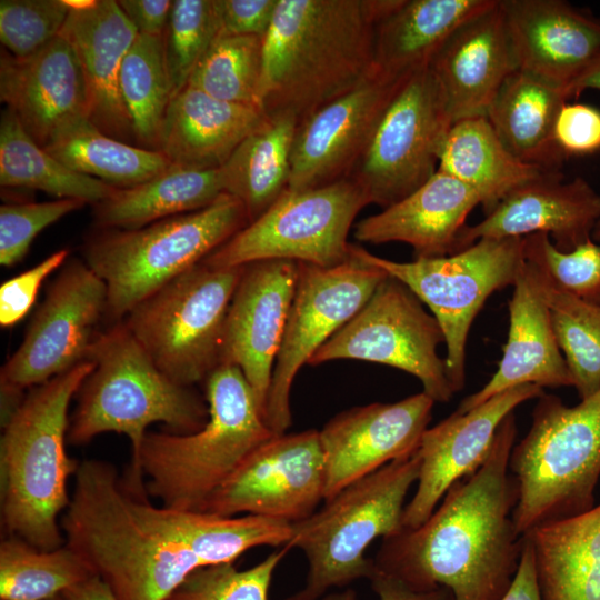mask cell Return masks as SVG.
I'll return each instance as SVG.
<instances>
[{
    "mask_svg": "<svg viewBox=\"0 0 600 600\" xmlns=\"http://www.w3.org/2000/svg\"><path fill=\"white\" fill-rule=\"evenodd\" d=\"M531 267L573 387L584 399L600 389V306L560 290Z\"/></svg>",
    "mask_w": 600,
    "mask_h": 600,
    "instance_id": "40",
    "label": "cell"
},
{
    "mask_svg": "<svg viewBox=\"0 0 600 600\" xmlns=\"http://www.w3.org/2000/svg\"><path fill=\"white\" fill-rule=\"evenodd\" d=\"M368 204L364 191L351 177L306 190L287 189L201 262L213 268L263 260L338 266L350 257L349 232Z\"/></svg>",
    "mask_w": 600,
    "mask_h": 600,
    "instance_id": "12",
    "label": "cell"
},
{
    "mask_svg": "<svg viewBox=\"0 0 600 600\" xmlns=\"http://www.w3.org/2000/svg\"><path fill=\"white\" fill-rule=\"evenodd\" d=\"M222 193L219 169L170 164L153 178L118 188L108 199L94 204V220L102 229H136L207 208Z\"/></svg>",
    "mask_w": 600,
    "mask_h": 600,
    "instance_id": "34",
    "label": "cell"
},
{
    "mask_svg": "<svg viewBox=\"0 0 600 600\" xmlns=\"http://www.w3.org/2000/svg\"><path fill=\"white\" fill-rule=\"evenodd\" d=\"M298 266L296 291L263 417L276 434L286 433L291 426L290 392L298 371L362 309L388 276L351 251L347 261L334 267L301 262Z\"/></svg>",
    "mask_w": 600,
    "mask_h": 600,
    "instance_id": "16",
    "label": "cell"
},
{
    "mask_svg": "<svg viewBox=\"0 0 600 600\" xmlns=\"http://www.w3.org/2000/svg\"><path fill=\"white\" fill-rule=\"evenodd\" d=\"M554 141L566 158L600 150V110L586 103L566 102L556 119Z\"/></svg>",
    "mask_w": 600,
    "mask_h": 600,
    "instance_id": "48",
    "label": "cell"
},
{
    "mask_svg": "<svg viewBox=\"0 0 600 600\" xmlns=\"http://www.w3.org/2000/svg\"><path fill=\"white\" fill-rule=\"evenodd\" d=\"M48 600H64V598L61 594H59V596H56V597L50 598Z\"/></svg>",
    "mask_w": 600,
    "mask_h": 600,
    "instance_id": "57",
    "label": "cell"
},
{
    "mask_svg": "<svg viewBox=\"0 0 600 600\" xmlns=\"http://www.w3.org/2000/svg\"><path fill=\"white\" fill-rule=\"evenodd\" d=\"M509 333L497 371L456 409L464 413L508 389L536 384L540 388L573 387L558 346L548 307L533 268L524 261L509 300Z\"/></svg>",
    "mask_w": 600,
    "mask_h": 600,
    "instance_id": "26",
    "label": "cell"
},
{
    "mask_svg": "<svg viewBox=\"0 0 600 600\" xmlns=\"http://www.w3.org/2000/svg\"><path fill=\"white\" fill-rule=\"evenodd\" d=\"M478 204L470 187L437 170L400 201L357 222L353 237L372 244L408 243L416 258L454 254L459 233Z\"/></svg>",
    "mask_w": 600,
    "mask_h": 600,
    "instance_id": "28",
    "label": "cell"
},
{
    "mask_svg": "<svg viewBox=\"0 0 600 600\" xmlns=\"http://www.w3.org/2000/svg\"><path fill=\"white\" fill-rule=\"evenodd\" d=\"M433 404L420 392L393 403L353 407L331 418L319 431L326 468L323 500L412 454L429 428Z\"/></svg>",
    "mask_w": 600,
    "mask_h": 600,
    "instance_id": "20",
    "label": "cell"
},
{
    "mask_svg": "<svg viewBox=\"0 0 600 600\" xmlns=\"http://www.w3.org/2000/svg\"><path fill=\"white\" fill-rule=\"evenodd\" d=\"M566 102L563 88L518 69L503 82L486 118L517 159L561 171L566 157L556 144L554 123Z\"/></svg>",
    "mask_w": 600,
    "mask_h": 600,
    "instance_id": "32",
    "label": "cell"
},
{
    "mask_svg": "<svg viewBox=\"0 0 600 600\" xmlns=\"http://www.w3.org/2000/svg\"><path fill=\"white\" fill-rule=\"evenodd\" d=\"M444 336L437 319L398 279L387 276L362 309L312 356L308 364L339 359L390 366L419 379L434 402L454 390L438 354Z\"/></svg>",
    "mask_w": 600,
    "mask_h": 600,
    "instance_id": "15",
    "label": "cell"
},
{
    "mask_svg": "<svg viewBox=\"0 0 600 600\" xmlns=\"http://www.w3.org/2000/svg\"><path fill=\"white\" fill-rule=\"evenodd\" d=\"M298 272L291 260L244 264L223 326L220 363L240 368L263 417Z\"/></svg>",
    "mask_w": 600,
    "mask_h": 600,
    "instance_id": "19",
    "label": "cell"
},
{
    "mask_svg": "<svg viewBox=\"0 0 600 600\" xmlns=\"http://www.w3.org/2000/svg\"><path fill=\"white\" fill-rule=\"evenodd\" d=\"M429 67L452 123L486 117L503 82L519 69L499 0L460 24Z\"/></svg>",
    "mask_w": 600,
    "mask_h": 600,
    "instance_id": "24",
    "label": "cell"
},
{
    "mask_svg": "<svg viewBox=\"0 0 600 600\" xmlns=\"http://www.w3.org/2000/svg\"><path fill=\"white\" fill-rule=\"evenodd\" d=\"M204 382L206 424L188 434L147 432L140 450L148 496L178 510L201 511L241 462L277 436L239 367L220 363Z\"/></svg>",
    "mask_w": 600,
    "mask_h": 600,
    "instance_id": "6",
    "label": "cell"
},
{
    "mask_svg": "<svg viewBox=\"0 0 600 600\" xmlns=\"http://www.w3.org/2000/svg\"><path fill=\"white\" fill-rule=\"evenodd\" d=\"M350 251L407 286L439 322L444 336L448 378L454 392L466 382V346L472 322L488 298L513 286L524 263L522 238L480 239L450 256L398 262Z\"/></svg>",
    "mask_w": 600,
    "mask_h": 600,
    "instance_id": "11",
    "label": "cell"
},
{
    "mask_svg": "<svg viewBox=\"0 0 600 600\" xmlns=\"http://www.w3.org/2000/svg\"><path fill=\"white\" fill-rule=\"evenodd\" d=\"M519 69L564 88L600 54V18L562 0H499Z\"/></svg>",
    "mask_w": 600,
    "mask_h": 600,
    "instance_id": "25",
    "label": "cell"
},
{
    "mask_svg": "<svg viewBox=\"0 0 600 600\" xmlns=\"http://www.w3.org/2000/svg\"><path fill=\"white\" fill-rule=\"evenodd\" d=\"M524 261L554 287L600 306V243L589 239L569 252L556 248L547 233L522 238Z\"/></svg>",
    "mask_w": 600,
    "mask_h": 600,
    "instance_id": "43",
    "label": "cell"
},
{
    "mask_svg": "<svg viewBox=\"0 0 600 600\" xmlns=\"http://www.w3.org/2000/svg\"><path fill=\"white\" fill-rule=\"evenodd\" d=\"M262 69L263 37L219 36L194 68L188 84L222 101L260 108Z\"/></svg>",
    "mask_w": 600,
    "mask_h": 600,
    "instance_id": "41",
    "label": "cell"
},
{
    "mask_svg": "<svg viewBox=\"0 0 600 600\" xmlns=\"http://www.w3.org/2000/svg\"><path fill=\"white\" fill-rule=\"evenodd\" d=\"M592 240L600 243V219L592 231Z\"/></svg>",
    "mask_w": 600,
    "mask_h": 600,
    "instance_id": "56",
    "label": "cell"
},
{
    "mask_svg": "<svg viewBox=\"0 0 600 600\" xmlns=\"http://www.w3.org/2000/svg\"><path fill=\"white\" fill-rule=\"evenodd\" d=\"M266 119L258 107L222 101L187 84L170 100L157 150L171 164L219 169Z\"/></svg>",
    "mask_w": 600,
    "mask_h": 600,
    "instance_id": "29",
    "label": "cell"
},
{
    "mask_svg": "<svg viewBox=\"0 0 600 600\" xmlns=\"http://www.w3.org/2000/svg\"><path fill=\"white\" fill-rule=\"evenodd\" d=\"M61 596L64 600H117L107 583L98 576L69 588Z\"/></svg>",
    "mask_w": 600,
    "mask_h": 600,
    "instance_id": "53",
    "label": "cell"
},
{
    "mask_svg": "<svg viewBox=\"0 0 600 600\" xmlns=\"http://www.w3.org/2000/svg\"><path fill=\"white\" fill-rule=\"evenodd\" d=\"M243 269L200 262L137 304L122 320L174 382L191 387L206 381L220 364L223 326Z\"/></svg>",
    "mask_w": 600,
    "mask_h": 600,
    "instance_id": "10",
    "label": "cell"
},
{
    "mask_svg": "<svg viewBox=\"0 0 600 600\" xmlns=\"http://www.w3.org/2000/svg\"><path fill=\"white\" fill-rule=\"evenodd\" d=\"M92 369L86 360L32 388L1 421L0 509L6 537L44 550L63 546L58 518L70 503L68 480L80 463L66 451L68 410Z\"/></svg>",
    "mask_w": 600,
    "mask_h": 600,
    "instance_id": "4",
    "label": "cell"
},
{
    "mask_svg": "<svg viewBox=\"0 0 600 600\" xmlns=\"http://www.w3.org/2000/svg\"><path fill=\"white\" fill-rule=\"evenodd\" d=\"M298 123L293 114L267 116L219 168L223 192L243 204L249 223L288 189Z\"/></svg>",
    "mask_w": 600,
    "mask_h": 600,
    "instance_id": "35",
    "label": "cell"
},
{
    "mask_svg": "<svg viewBox=\"0 0 600 600\" xmlns=\"http://www.w3.org/2000/svg\"><path fill=\"white\" fill-rule=\"evenodd\" d=\"M88 360L93 369L77 393L68 442L87 444L106 432L127 436L132 456L123 481L131 491L148 494L139 468L147 428L162 422L170 432L193 433L209 418L208 403L164 374L122 321L97 333Z\"/></svg>",
    "mask_w": 600,
    "mask_h": 600,
    "instance_id": "5",
    "label": "cell"
},
{
    "mask_svg": "<svg viewBox=\"0 0 600 600\" xmlns=\"http://www.w3.org/2000/svg\"><path fill=\"white\" fill-rule=\"evenodd\" d=\"M43 148L71 170L116 188L142 183L171 164L158 150L106 134L88 117L62 126Z\"/></svg>",
    "mask_w": 600,
    "mask_h": 600,
    "instance_id": "36",
    "label": "cell"
},
{
    "mask_svg": "<svg viewBox=\"0 0 600 600\" xmlns=\"http://www.w3.org/2000/svg\"><path fill=\"white\" fill-rule=\"evenodd\" d=\"M543 389L522 384L508 389L464 413L452 412L428 428L417 449L420 470L417 490L406 504L402 526L417 528L434 511L448 489L473 473L486 460L502 420Z\"/></svg>",
    "mask_w": 600,
    "mask_h": 600,
    "instance_id": "21",
    "label": "cell"
},
{
    "mask_svg": "<svg viewBox=\"0 0 600 600\" xmlns=\"http://www.w3.org/2000/svg\"><path fill=\"white\" fill-rule=\"evenodd\" d=\"M70 9L64 0H1L0 41L14 57H29L56 39Z\"/></svg>",
    "mask_w": 600,
    "mask_h": 600,
    "instance_id": "45",
    "label": "cell"
},
{
    "mask_svg": "<svg viewBox=\"0 0 600 600\" xmlns=\"http://www.w3.org/2000/svg\"><path fill=\"white\" fill-rule=\"evenodd\" d=\"M588 89L600 90V54L564 88V93L569 100Z\"/></svg>",
    "mask_w": 600,
    "mask_h": 600,
    "instance_id": "54",
    "label": "cell"
},
{
    "mask_svg": "<svg viewBox=\"0 0 600 600\" xmlns=\"http://www.w3.org/2000/svg\"><path fill=\"white\" fill-rule=\"evenodd\" d=\"M403 79L377 72L301 119L292 142L288 189L306 190L349 178Z\"/></svg>",
    "mask_w": 600,
    "mask_h": 600,
    "instance_id": "18",
    "label": "cell"
},
{
    "mask_svg": "<svg viewBox=\"0 0 600 600\" xmlns=\"http://www.w3.org/2000/svg\"><path fill=\"white\" fill-rule=\"evenodd\" d=\"M369 580L379 600H453V596L448 588L440 587L430 591H416L400 580L387 576L376 568ZM322 600H357V596L353 590L347 589L323 597Z\"/></svg>",
    "mask_w": 600,
    "mask_h": 600,
    "instance_id": "50",
    "label": "cell"
},
{
    "mask_svg": "<svg viewBox=\"0 0 600 600\" xmlns=\"http://www.w3.org/2000/svg\"><path fill=\"white\" fill-rule=\"evenodd\" d=\"M509 469L519 487L513 520L521 536L592 508L600 479V389L572 407L554 394L539 396Z\"/></svg>",
    "mask_w": 600,
    "mask_h": 600,
    "instance_id": "7",
    "label": "cell"
},
{
    "mask_svg": "<svg viewBox=\"0 0 600 600\" xmlns=\"http://www.w3.org/2000/svg\"><path fill=\"white\" fill-rule=\"evenodd\" d=\"M517 433L511 412L483 463L454 482L422 524L382 539L374 568L416 591L444 587L453 600H501L523 549L513 520L519 487L509 469Z\"/></svg>",
    "mask_w": 600,
    "mask_h": 600,
    "instance_id": "2",
    "label": "cell"
},
{
    "mask_svg": "<svg viewBox=\"0 0 600 600\" xmlns=\"http://www.w3.org/2000/svg\"><path fill=\"white\" fill-rule=\"evenodd\" d=\"M501 600H541L537 587L533 554L523 537V549L514 580Z\"/></svg>",
    "mask_w": 600,
    "mask_h": 600,
    "instance_id": "52",
    "label": "cell"
},
{
    "mask_svg": "<svg viewBox=\"0 0 600 600\" xmlns=\"http://www.w3.org/2000/svg\"><path fill=\"white\" fill-rule=\"evenodd\" d=\"M0 99L42 148L62 126L90 112L80 62L61 36L24 58L1 50Z\"/></svg>",
    "mask_w": 600,
    "mask_h": 600,
    "instance_id": "23",
    "label": "cell"
},
{
    "mask_svg": "<svg viewBox=\"0 0 600 600\" xmlns=\"http://www.w3.org/2000/svg\"><path fill=\"white\" fill-rule=\"evenodd\" d=\"M119 90L137 142L157 150L160 128L172 98L162 36L139 34L126 53Z\"/></svg>",
    "mask_w": 600,
    "mask_h": 600,
    "instance_id": "39",
    "label": "cell"
},
{
    "mask_svg": "<svg viewBox=\"0 0 600 600\" xmlns=\"http://www.w3.org/2000/svg\"><path fill=\"white\" fill-rule=\"evenodd\" d=\"M77 199L23 202L0 207V264L12 267L21 261L39 232L68 213L82 208Z\"/></svg>",
    "mask_w": 600,
    "mask_h": 600,
    "instance_id": "46",
    "label": "cell"
},
{
    "mask_svg": "<svg viewBox=\"0 0 600 600\" xmlns=\"http://www.w3.org/2000/svg\"><path fill=\"white\" fill-rule=\"evenodd\" d=\"M102 279L86 262H68L34 312L24 338L0 371L1 421L26 391L88 360L94 328L107 312Z\"/></svg>",
    "mask_w": 600,
    "mask_h": 600,
    "instance_id": "14",
    "label": "cell"
},
{
    "mask_svg": "<svg viewBox=\"0 0 600 600\" xmlns=\"http://www.w3.org/2000/svg\"><path fill=\"white\" fill-rule=\"evenodd\" d=\"M217 37L219 20L216 0L173 1L162 34L172 97L188 84L194 68Z\"/></svg>",
    "mask_w": 600,
    "mask_h": 600,
    "instance_id": "42",
    "label": "cell"
},
{
    "mask_svg": "<svg viewBox=\"0 0 600 600\" xmlns=\"http://www.w3.org/2000/svg\"><path fill=\"white\" fill-rule=\"evenodd\" d=\"M118 4L139 34L162 36L173 1L120 0Z\"/></svg>",
    "mask_w": 600,
    "mask_h": 600,
    "instance_id": "51",
    "label": "cell"
},
{
    "mask_svg": "<svg viewBox=\"0 0 600 600\" xmlns=\"http://www.w3.org/2000/svg\"><path fill=\"white\" fill-rule=\"evenodd\" d=\"M289 550L282 547L247 570H238L233 563L202 567L164 600H269L273 572Z\"/></svg>",
    "mask_w": 600,
    "mask_h": 600,
    "instance_id": "44",
    "label": "cell"
},
{
    "mask_svg": "<svg viewBox=\"0 0 600 600\" xmlns=\"http://www.w3.org/2000/svg\"><path fill=\"white\" fill-rule=\"evenodd\" d=\"M97 0H64L70 10H84L92 7Z\"/></svg>",
    "mask_w": 600,
    "mask_h": 600,
    "instance_id": "55",
    "label": "cell"
},
{
    "mask_svg": "<svg viewBox=\"0 0 600 600\" xmlns=\"http://www.w3.org/2000/svg\"><path fill=\"white\" fill-rule=\"evenodd\" d=\"M68 249H60L34 267L6 280L0 287V324L3 328L19 322L33 306L47 277L63 264Z\"/></svg>",
    "mask_w": 600,
    "mask_h": 600,
    "instance_id": "47",
    "label": "cell"
},
{
    "mask_svg": "<svg viewBox=\"0 0 600 600\" xmlns=\"http://www.w3.org/2000/svg\"><path fill=\"white\" fill-rule=\"evenodd\" d=\"M600 219V194L581 177L563 181L548 172L508 193L473 226L461 230L456 253L480 239L523 238L547 233L556 248L569 252L589 239Z\"/></svg>",
    "mask_w": 600,
    "mask_h": 600,
    "instance_id": "22",
    "label": "cell"
},
{
    "mask_svg": "<svg viewBox=\"0 0 600 600\" xmlns=\"http://www.w3.org/2000/svg\"><path fill=\"white\" fill-rule=\"evenodd\" d=\"M396 0H278L263 37L259 102L299 121L377 73V21Z\"/></svg>",
    "mask_w": 600,
    "mask_h": 600,
    "instance_id": "3",
    "label": "cell"
},
{
    "mask_svg": "<svg viewBox=\"0 0 600 600\" xmlns=\"http://www.w3.org/2000/svg\"><path fill=\"white\" fill-rule=\"evenodd\" d=\"M530 543L541 600H600V503L537 526Z\"/></svg>",
    "mask_w": 600,
    "mask_h": 600,
    "instance_id": "31",
    "label": "cell"
},
{
    "mask_svg": "<svg viewBox=\"0 0 600 600\" xmlns=\"http://www.w3.org/2000/svg\"><path fill=\"white\" fill-rule=\"evenodd\" d=\"M492 2L396 0L376 23L373 54L377 71L392 79H403L428 68L453 31Z\"/></svg>",
    "mask_w": 600,
    "mask_h": 600,
    "instance_id": "30",
    "label": "cell"
},
{
    "mask_svg": "<svg viewBox=\"0 0 600 600\" xmlns=\"http://www.w3.org/2000/svg\"><path fill=\"white\" fill-rule=\"evenodd\" d=\"M324 484L319 431L277 434L241 462L201 512L254 514L294 523L316 512L324 498Z\"/></svg>",
    "mask_w": 600,
    "mask_h": 600,
    "instance_id": "17",
    "label": "cell"
},
{
    "mask_svg": "<svg viewBox=\"0 0 600 600\" xmlns=\"http://www.w3.org/2000/svg\"><path fill=\"white\" fill-rule=\"evenodd\" d=\"M419 470L416 450L347 486L320 510L291 523L292 534L284 547L301 549L309 568L303 588L288 600H318L331 587L370 579L374 563L366 550L377 538L403 528L406 497Z\"/></svg>",
    "mask_w": 600,
    "mask_h": 600,
    "instance_id": "9",
    "label": "cell"
},
{
    "mask_svg": "<svg viewBox=\"0 0 600 600\" xmlns=\"http://www.w3.org/2000/svg\"><path fill=\"white\" fill-rule=\"evenodd\" d=\"M452 126L443 91L430 67L404 78L386 107L352 174L369 204L400 201L438 170Z\"/></svg>",
    "mask_w": 600,
    "mask_h": 600,
    "instance_id": "13",
    "label": "cell"
},
{
    "mask_svg": "<svg viewBox=\"0 0 600 600\" xmlns=\"http://www.w3.org/2000/svg\"><path fill=\"white\" fill-rule=\"evenodd\" d=\"M438 170L470 187L486 214L522 184L548 172H561L517 159L486 117L452 123L440 148Z\"/></svg>",
    "mask_w": 600,
    "mask_h": 600,
    "instance_id": "33",
    "label": "cell"
},
{
    "mask_svg": "<svg viewBox=\"0 0 600 600\" xmlns=\"http://www.w3.org/2000/svg\"><path fill=\"white\" fill-rule=\"evenodd\" d=\"M248 223L243 204L222 193L198 211L136 229H103L86 243L84 262L106 283L107 313L119 322Z\"/></svg>",
    "mask_w": 600,
    "mask_h": 600,
    "instance_id": "8",
    "label": "cell"
},
{
    "mask_svg": "<svg viewBox=\"0 0 600 600\" xmlns=\"http://www.w3.org/2000/svg\"><path fill=\"white\" fill-rule=\"evenodd\" d=\"M0 184L37 189L58 199L97 204L118 189L76 172L49 154L24 130L8 108L0 121Z\"/></svg>",
    "mask_w": 600,
    "mask_h": 600,
    "instance_id": "37",
    "label": "cell"
},
{
    "mask_svg": "<svg viewBox=\"0 0 600 600\" xmlns=\"http://www.w3.org/2000/svg\"><path fill=\"white\" fill-rule=\"evenodd\" d=\"M219 36H261L267 33L278 0H216Z\"/></svg>",
    "mask_w": 600,
    "mask_h": 600,
    "instance_id": "49",
    "label": "cell"
},
{
    "mask_svg": "<svg viewBox=\"0 0 600 600\" xmlns=\"http://www.w3.org/2000/svg\"><path fill=\"white\" fill-rule=\"evenodd\" d=\"M74 50L87 83L89 119L121 141L134 138L119 90L120 69L138 31L114 0L70 10L59 33Z\"/></svg>",
    "mask_w": 600,
    "mask_h": 600,
    "instance_id": "27",
    "label": "cell"
},
{
    "mask_svg": "<svg viewBox=\"0 0 600 600\" xmlns=\"http://www.w3.org/2000/svg\"><path fill=\"white\" fill-rule=\"evenodd\" d=\"M97 574L67 543L37 548L18 537L0 543V599L48 600Z\"/></svg>",
    "mask_w": 600,
    "mask_h": 600,
    "instance_id": "38",
    "label": "cell"
},
{
    "mask_svg": "<svg viewBox=\"0 0 600 600\" xmlns=\"http://www.w3.org/2000/svg\"><path fill=\"white\" fill-rule=\"evenodd\" d=\"M60 524L66 543L117 600H164L196 570L233 563L259 546L284 547L289 522L154 506L104 460L80 461Z\"/></svg>",
    "mask_w": 600,
    "mask_h": 600,
    "instance_id": "1",
    "label": "cell"
}]
</instances>
